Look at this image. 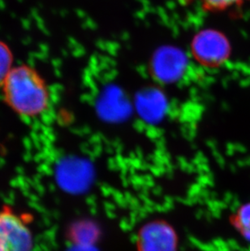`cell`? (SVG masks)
<instances>
[{"instance_id":"cell-5","label":"cell","mask_w":250,"mask_h":251,"mask_svg":"<svg viewBox=\"0 0 250 251\" xmlns=\"http://www.w3.org/2000/svg\"><path fill=\"white\" fill-rule=\"evenodd\" d=\"M231 225L236 227L244 238L250 241V203L241 206L230 218Z\"/></svg>"},{"instance_id":"cell-3","label":"cell","mask_w":250,"mask_h":251,"mask_svg":"<svg viewBox=\"0 0 250 251\" xmlns=\"http://www.w3.org/2000/svg\"><path fill=\"white\" fill-rule=\"evenodd\" d=\"M194 56L207 67H219L227 60L231 47L227 38L216 31H205L194 38L192 45Z\"/></svg>"},{"instance_id":"cell-1","label":"cell","mask_w":250,"mask_h":251,"mask_svg":"<svg viewBox=\"0 0 250 251\" xmlns=\"http://www.w3.org/2000/svg\"><path fill=\"white\" fill-rule=\"evenodd\" d=\"M3 88L10 106L23 117H39L49 108L48 88L40 76L27 67L12 69Z\"/></svg>"},{"instance_id":"cell-2","label":"cell","mask_w":250,"mask_h":251,"mask_svg":"<svg viewBox=\"0 0 250 251\" xmlns=\"http://www.w3.org/2000/svg\"><path fill=\"white\" fill-rule=\"evenodd\" d=\"M32 221L28 214L19 213L11 206L0 210V251H32Z\"/></svg>"},{"instance_id":"cell-6","label":"cell","mask_w":250,"mask_h":251,"mask_svg":"<svg viewBox=\"0 0 250 251\" xmlns=\"http://www.w3.org/2000/svg\"><path fill=\"white\" fill-rule=\"evenodd\" d=\"M189 2H198L205 12H222L237 7L249 0H186Z\"/></svg>"},{"instance_id":"cell-7","label":"cell","mask_w":250,"mask_h":251,"mask_svg":"<svg viewBox=\"0 0 250 251\" xmlns=\"http://www.w3.org/2000/svg\"><path fill=\"white\" fill-rule=\"evenodd\" d=\"M12 55L8 48L0 43V86H4L12 69Z\"/></svg>"},{"instance_id":"cell-4","label":"cell","mask_w":250,"mask_h":251,"mask_svg":"<svg viewBox=\"0 0 250 251\" xmlns=\"http://www.w3.org/2000/svg\"><path fill=\"white\" fill-rule=\"evenodd\" d=\"M138 248L139 251H175V232L163 222L149 224L140 232Z\"/></svg>"}]
</instances>
